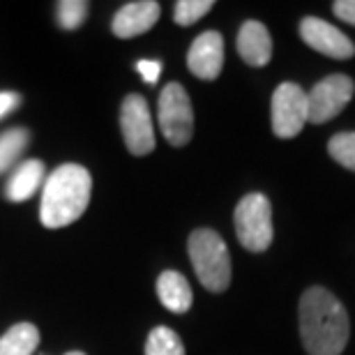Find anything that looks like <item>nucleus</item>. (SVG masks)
Returning <instances> with one entry per match:
<instances>
[{
	"mask_svg": "<svg viewBox=\"0 0 355 355\" xmlns=\"http://www.w3.org/2000/svg\"><path fill=\"white\" fill-rule=\"evenodd\" d=\"M351 321L344 304L323 286H311L300 300V337L309 355H342Z\"/></svg>",
	"mask_w": 355,
	"mask_h": 355,
	"instance_id": "nucleus-1",
	"label": "nucleus"
},
{
	"mask_svg": "<svg viewBox=\"0 0 355 355\" xmlns=\"http://www.w3.org/2000/svg\"><path fill=\"white\" fill-rule=\"evenodd\" d=\"M92 194V178L81 164H62L46 178L42 189L40 219L46 229L74 224L86 212Z\"/></svg>",
	"mask_w": 355,
	"mask_h": 355,
	"instance_id": "nucleus-2",
	"label": "nucleus"
},
{
	"mask_svg": "<svg viewBox=\"0 0 355 355\" xmlns=\"http://www.w3.org/2000/svg\"><path fill=\"white\" fill-rule=\"evenodd\" d=\"M187 250L198 282L212 293H224L231 284V257L222 236L212 229H196Z\"/></svg>",
	"mask_w": 355,
	"mask_h": 355,
	"instance_id": "nucleus-3",
	"label": "nucleus"
},
{
	"mask_svg": "<svg viewBox=\"0 0 355 355\" xmlns=\"http://www.w3.org/2000/svg\"><path fill=\"white\" fill-rule=\"evenodd\" d=\"M236 236L247 252H266L272 245V205L266 194H247L236 205Z\"/></svg>",
	"mask_w": 355,
	"mask_h": 355,
	"instance_id": "nucleus-4",
	"label": "nucleus"
},
{
	"mask_svg": "<svg viewBox=\"0 0 355 355\" xmlns=\"http://www.w3.org/2000/svg\"><path fill=\"white\" fill-rule=\"evenodd\" d=\"M157 120L164 139L175 148L187 146L194 134V111H191L189 95L180 83H166L159 92Z\"/></svg>",
	"mask_w": 355,
	"mask_h": 355,
	"instance_id": "nucleus-5",
	"label": "nucleus"
},
{
	"mask_svg": "<svg viewBox=\"0 0 355 355\" xmlns=\"http://www.w3.org/2000/svg\"><path fill=\"white\" fill-rule=\"evenodd\" d=\"M272 132L279 139H293L309 123L307 92L297 83H279L272 92Z\"/></svg>",
	"mask_w": 355,
	"mask_h": 355,
	"instance_id": "nucleus-6",
	"label": "nucleus"
},
{
	"mask_svg": "<svg viewBox=\"0 0 355 355\" xmlns=\"http://www.w3.org/2000/svg\"><path fill=\"white\" fill-rule=\"evenodd\" d=\"M355 83L346 74H330L316 83L307 92V106H309V123L323 125L339 116L346 104L353 99Z\"/></svg>",
	"mask_w": 355,
	"mask_h": 355,
	"instance_id": "nucleus-7",
	"label": "nucleus"
},
{
	"mask_svg": "<svg viewBox=\"0 0 355 355\" xmlns=\"http://www.w3.org/2000/svg\"><path fill=\"white\" fill-rule=\"evenodd\" d=\"M120 132L127 150L137 157L155 150V130L148 102L141 95H127L120 106Z\"/></svg>",
	"mask_w": 355,
	"mask_h": 355,
	"instance_id": "nucleus-8",
	"label": "nucleus"
},
{
	"mask_svg": "<svg viewBox=\"0 0 355 355\" xmlns=\"http://www.w3.org/2000/svg\"><path fill=\"white\" fill-rule=\"evenodd\" d=\"M300 37L309 49L316 53H323L328 58L349 60L355 55V44L339 31V28L330 26L328 21L316 17H304L300 21Z\"/></svg>",
	"mask_w": 355,
	"mask_h": 355,
	"instance_id": "nucleus-9",
	"label": "nucleus"
},
{
	"mask_svg": "<svg viewBox=\"0 0 355 355\" xmlns=\"http://www.w3.org/2000/svg\"><path fill=\"white\" fill-rule=\"evenodd\" d=\"M187 67L196 79L215 81L224 67V37L217 31H205L191 42Z\"/></svg>",
	"mask_w": 355,
	"mask_h": 355,
	"instance_id": "nucleus-10",
	"label": "nucleus"
},
{
	"mask_svg": "<svg viewBox=\"0 0 355 355\" xmlns=\"http://www.w3.org/2000/svg\"><path fill=\"white\" fill-rule=\"evenodd\" d=\"M159 3L155 0H141L120 7L118 14L111 21V31L120 40H132L148 33L159 21Z\"/></svg>",
	"mask_w": 355,
	"mask_h": 355,
	"instance_id": "nucleus-11",
	"label": "nucleus"
},
{
	"mask_svg": "<svg viewBox=\"0 0 355 355\" xmlns=\"http://www.w3.org/2000/svg\"><path fill=\"white\" fill-rule=\"evenodd\" d=\"M238 53L247 65L263 67L272 58V37L261 21H245L238 33Z\"/></svg>",
	"mask_w": 355,
	"mask_h": 355,
	"instance_id": "nucleus-12",
	"label": "nucleus"
},
{
	"mask_svg": "<svg viewBox=\"0 0 355 355\" xmlns=\"http://www.w3.org/2000/svg\"><path fill=\"white\" fill-rule=\"evenodd\" d=\"M157 295H159V302L164 304L168 311H173V314L189 311L191 300H194L189 282L184 279L180 272H175V270H164V272L159 275Z\"/></svg>",
	"mask_w": 355,
	"mask_h": 355,
	"instance_id": "nucleus-13",
	"label": "nucleus"
},
{
	"mask_svg": "<svg viewBox=\"0 0 355 355\" xmlns=\"http://www.w3.org/2000/svg\"><path fill=\"white\" fill-rule=\"evenodd\" d=\"M44 180V164L40 159H26L24 164H19L17 171L12 173V178L7 180L5 194L10 201H28L37 187Z\"/></svg>",
	"mask_w": 355,
	"mask_h": 355,
	"instance_id": "nucleus-14",
	"label": "nucleus"
},
{
	"mask_svg": "<svg viewBox=\"0 0 355 355\" xmlns=\"http://www.w3.org/2000/svg\"><path fill=\"white\" fill-rule=\"evenodd\" d=\"M40 344V330L33 323H17L0 337V355H33Z\"/></svg>",
	"mask_w": 355,
	"mask_h": 355,
	"instance_id": "nucleus-15",
	"label": "nucleus"
},
{
	"mask_svg": "<svg viewBox=\"0 0 355 355\" xmlns=\"http://www.w3.org/2000/svg\"><path fill=\"white\" fill-rule=\"evenodd\" d=\"M28 139H31V134L24 127H14V130L0 134V173H5L7 168L14 166V162L26 150Z\"/></svg>",
	"mask_w": 355,
	"mask_h": 355,
	"instance_id": "nucleus-16",
	"label": "nucleus"
},
{
	"mask_svg": "<svg viewBox=\"0 0 355 355\" xmlns=\"http://www.w3.org/2000/svg\"><path fill=\"white\" fill-rule=\"evenodd\" d=\"M146 355H184L180 337L166 325H157L146 342Z\"/></svg>",
	"mask_w": 355,
	"mask_h": 355,
	"instance_id": "nucleus-17",
	"label": "nucleus"
},
{
	"mask_svg": "<svg viewBox=\"0 0 355 355\" xmlns=\"http://www.w3.org/2000/svg\"><path fill=\"white\" fill-rule=\"evenodd\" d=\"M330 157L349 171H355V132H339L328 144Z\"/></svg>",
	"mask_w": 355,
	"mask_h": 355,
	"instance_id": "nucleus-18",
	"label": "nucleus"
},
{
	"mask_svg": "<svg viewBox=\"0 0 355 355\" xmlns=\"http://www.w3.org/2000/svg\"><path fill=\"white\" fill-rule=\"evenodd\" d=\"M212 7H215L212 0H180V3H175L173 21L178 26H191L201 21Z\"/></svg>",
	"mask_w": 355,
	"mask_h": 355,
	"instance_id": "nucleus-19",
	"label": "nucleus"
},
{
	"mask_svg": "<svg viewBox=\"0 0 355 355\" xmlns=\"http://www.w3.org/2000/svg\"><path fill=\"white\" fill-rule=\"evenodd\" d=\"M88 17L86 0H60L58 3V24L65 31H76Z\"/></svg>",
	"mask_w": 355,
	"mask_h": 355,
	"instance_id": "nucleus-20",
	"label": "nucleus"
},
{
	"mask_svg": "<svg viewBox=\"0 0 355 355\" xmlns=\"http://www.w3.org/2000/svg\"><path fill=\"white\" fill-rule=\"evenodd\" d=\"M137 69H139V74L144 76V81L153 86V83H157L159 74H162V62H157V60H139Z\"/></svg>",
	"mask_w": 355,
	"mask_h": 355,
	"instance_id": "nucleus-21",
	"label": "nucleus"
},
{
	"mask_svg": "<svg viewBox=\"0 0 355 355\" xmlns=\"http://www.w3.org/2000/svg\"><path fill=\"white\" fill-rule=\"evenodd\" d=\"M332 12H335V17L346 21V24L355 26V0H337L332 5Z\"/></svg>",
	"mask_w": 355,
	"mask_h": 355,
	"instance_id": "nucleus-22",
	"label": "nucleus"
},
{
	"mask_svg": "<svg viewBox=\"0 0 355 355\" xmlns=\"http://www.w3.org/2000/svg\"><path fill=\"white\" fill-rule=\"evenodd\" d=\"M19 104H21V97L17 92H0V120H3L7 113H12Z\"/></svg>",
	"mask_w": 355,
	"mask_h": 355,
	"instance_id": "nucleus-23",
	"label": "nucleus"
},
{
	"mask_svg": "<svg viewBox=\"0 0 355 355\" xmlns=\"http://www.w3.org/2000/svg\"><path fill=\"white\" fill-rule=\"evenodd\" d=\"M65 355H86V353H81V351H72V353H65Z\"/></svg>",
	"mask_w": 355,
	"mask_h": 355,
	"instance_id": "nucleus-24",
	"label": "nucleus"
}]
</instances>
